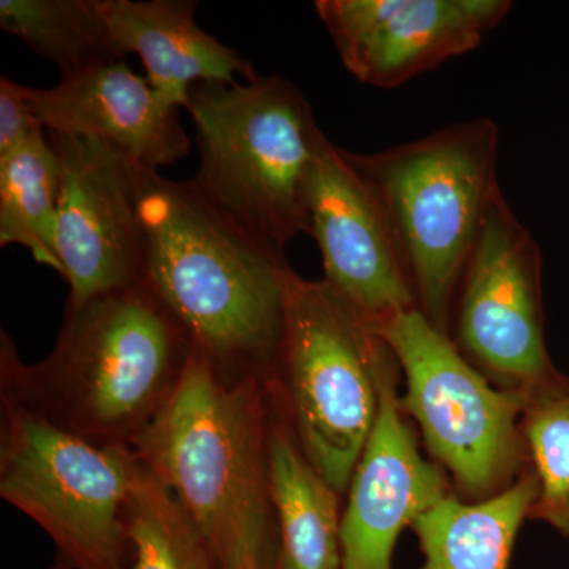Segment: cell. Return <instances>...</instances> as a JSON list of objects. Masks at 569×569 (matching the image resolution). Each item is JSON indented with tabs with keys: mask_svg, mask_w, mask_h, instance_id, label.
<instances>
[{
	"mask_svg": "<svg viewBox=\"0 0 569 569\" xmlns=\"http://www.w3.org/2000/svg\"><path fill=\"white\" fill-rule=\"evenodd\" d=\"M391 348L325 280L291 274L284 331L269 383L306 458L347 492L378 413Z\"/></svg>",
	"mask_w": 569,
	"mask_h": 569,
	"instance_id": "obj_6",
	"label": "cell"
},
{
	"mask_svg": "<svg viewBox=\"0 0 569 569\" xmlns=\"http://www.w3.org/2000/svg\"><path fill=\"white\" fill-rule=\"evenodd\" d=\"M29 97L44 132L107 142L146 170L159 171L190 153L178 108L126 61L93 67L56 88H31Z\"/></svg>",
	"mask_w": 569,
	"mask_h": 569,
	"instance_id": "obj_14",
	"label": "cell"
},
{
	"mask_svg": "<svg viewBox=\"0 0 569 569\" xmlns=\"http://www.w3.org/2000/svg\"><path fill=\"white\" fill-rule=\"evenodd\" d=\"M59 162L58 254L69 302L148 280L140 164L102 141L47 132Z\"/></svg>",
	"mask_w": 569,
	"mask_h": 569,
	"instance_id": "obj_10",
	"label": "cell"
},
{
	"mask_svg": "<svg viewBox=\"0 0 569 569\" xmlns=\"http://www.w3.org/2000/svg\"><path fill=\"white\" fill-rule=\"evenodd\" d=\"M377 332L406 373L400 406L417 419L430 455L467 496L485 500L509 488L527 456L522 418L531 396L490 387L419 309L399 313Z\"/></svg>",
	"mask_w": 569,
	"mask_h": 569,
	"instance_id": "obj_8",
	"label": "cell"
},
{
	"mask_svg": "<svg viewBox=\"0 0 569 569\" xmlns=\"http://www.w3.org/2000/svg\"><path fill=\"white\" fill-rule=\"evenodd\" d=\"M52 569H73L70 567L69 563H67V561H63L62 559H58V563L54 565V567H52Z\"/></svg>",
	"mask_w": 569,
	"mask_h": 569,
	"instance_id": "obj_23",
	"label": "cell"
},
{
	"mask_svg": "<svg viewBox=\"0 0 569 569\" xmlns=\"http://www.w3.org/2000/svg\"><path fill=\"white\" fill-rule=\"evenodd\" d=\"M132 449L104 448L3 397L0 496L52 539L73 569H129Z\"/></svg>",
	"mask_w": 569,
	"mask_h": 569,
	"instance_id": "obj_7",
	"label": "cell"
},
{
	"mask_svg": "<svg viewBox=\"0 0 569 569\" xmlns=\"http://www.w3.org/2000/svg\"><path fill=\"white\" fill-rule=\"evenodd\" d=\"M509 0H318L346 69L365 84H406L467 52L511 10Z\"/></svg>",
	"mask_w": 569,
	"mask_h": 569,
	"instance_id": "obj_12",
	"label": "cell"
},
{
	"mask_svg": "<svg viewBox=\"0 0 569 569\" xmlns=\"http://www.w3.org/2000/svg\"><path fill=\"white\" fill-rule=\"evenodd\" d=\"M310 236L325 282L373 329L419 309L387 213L376 193L326 134L318 141L309 193Z\"/></svg>",
	"mask_w": 569,
	"mask_h": 569,
	"instance_id": "obj_11",
	"label": "cell"
},
{
	"mask_svg": "<svg viewBox=\"0 0 569 569\" xmlns=\"http://www.w3.org/2000/svg\"><path fill=\"white\" fill-rule=\"evenodd\" d=\"M194 0H103L112 43L121 58L133 52L146 80L170 107L187 108L198 84H236L258 77L252 62L206 32Z\"/></svg>",
	"mask_w": 569,
	"mask_h": 569,
	"instance_id": "obj_15",
	"label": "cell"
},
{
	"mask_svg": "<svg viewBox=\"0 0 569 569\" xmlns=\"http://www.w3.org/2000/svg\"><path fill=\"white\" fill-rule=\"evenodd\" d=\"M497 123H452L421 140L347 159L376 193L427 320L449 335L460 280L498 189Z\"/></svg>",
	"mask_w": 569,
	"mask_h": 569,
	"instance_id": "obj_5",
	"label": "cell"
},
{
	"mask_svg": "<svg viewBox=\"0 0 569 569\" xmlns=\"http://www.w3.org/2000/svg\"><path fill=\"white\" fill-rule=\"evenodd\" d=\"M29 89L9 77L0 78V156L44 132L33 111Z\"/></svg>",
	"mask_w": 569,
	"mask_h": 569,
	"instance_id": "obj_22",
	"label": "cell"
},
{
	"mask_svg": "<svg viewBox=\"0 0 569 569\" xmlns=\"http://www.w3.org/2000/svg\"><path fill=\"white\" fill-rule=\"evenodd\" d=\"M126 509L129 569H216L203 539L144 463L134 456Z\"/></svg>",
	"mask_w": 569,
	"mask_h": 569,
	"instance_id": "obj_20",
	"label": "cell"
},
{
	"mask_svg": "<svg viewBox=\"0 0 569 569\" xmlns=\"http://www.w3.org/2000/svg\"><path fill=\"white\" fill-rule=\"evenodd\" d=\"M269 378L224 377L193 350L132 452L174 497L216 569L279 568L269 478Z\"/></svg>",
	"mask_w": 569,
	"mask_h": 569,
	"instance_id": "obj_2",
	"label": "cell"
},
{
	"mask_svg": "<svg viewBox=\"0 0 569 569\" xmlns=\"http://www.w3.org/2000/svg\"><path fill=\"white\" fill-rule=\"evenodd\" d=\"M538 492V479L529 471L478 503H462L448 493L411 526L425 556L418 569H508Z\"/></svg>",
	"mask_w": 569,
	"mask_h": 569,
	"instance_id": "obj_17",
	"label": "cell"
},
{
	"mask_svg": "<svg viewBox=\"0 0 569 569\" xmlns=\"http://www.w3.org/2000/svg\"><path fill=\"white\" fill-rule=\"evenodd\" d=\"M563 387L530 397L522 433L539 486L531 516L569 538V389Z\"/></svg>",
	"mask_w": 569,
	"mask_h": 569,
	"instance_id": "obj_21",
	"label": "cell"
},
{
	"mask_svg": "<svg viewBox=\"0 0 569 569\" xmlns=\"http://www.w3.org/2000/svg\"><path fill=\"white\" fill-rule=\"evenodd\" d=\"M0 28L61 70V80L123 61L103 14V0H0Z\"/></svg>",
	"mask_w": 569,
	"mask_h": 569,
	"instance_id": "obj_19",
	"label": "cell"
},
{
	"mask_svg": "<svg viewBox=\"0 0 569 569\" xmlns=\"http://www.w3.org/2000/svg\"><path fill=\"white\" fill-rule=\"evenodd\" d=\"M148 282L224 377L269 378L282 346L287 254L247 236L192 182L138 171Z\"/></svg>",
	"mask_w": 569,
	"mask_h": 569,
	"instance_id": "obj_3",
	"label": "cell"
},
{
	"mask_svg": "<svg viewBox=\"0 0 569 569\" xmlns=\"http://www.w3.org/2000/svg\"><path fill=\"white\" fill-rule=\"evenodd\" d=\"M269 391V478L279 531L277 569H342L339 493L306 458L271 383Z\"/></svg>",
	"mask_w": 569,
	"mask_h": 569,
	"instance_id": "obj_16",
	"label": "cell"
},
{
	"mask_svg": "<svg viewBox=\"0 0 569 569\" xmlns=\"http://www.w3.org/2000/svg\"><path fill=\"white\" fill-rule=\"evenodd\" d=\"M541 250L500 187L460 280L456 346L471 365L535 396L565 383L542 329Z\"/></svg>",
	"mask_w": 569,
	"mask_h": 569,
	"instance_id": "obj_9",
	"label": "cell"
},
{
	"mask_svg": "<svg viewBox=\"0 0 569 569\" xmlns=\"http://www.w3.org/2000/svg\"><path fill=\"white\" fill-rule=\"evenodd\" d=\"M193 355L181 321L146 282L67 302L58 343L26 366L2 336L3 397L104 448H132Z\"/></svg>",
	"mask_w": 569,
	"mask_h": 569,
	"instance_id": "obj_1",
	"label": "cell"
},
{
	"mask_svg": "<svg viewBox=\"0 0 569 569\" xmlns=\"http://www.w3.org/2000/svg\"><path fill=\"white\" fill-rule=\"evenodd\" d=\"M396 356L380 378L376 425L350 482L342 516V569H392L400 531L448 496L440 467L419 452L396 392Z\"/></svg>",
	"mask_w": 569,
	"mask_h": 569,
	"instance_id": "obj_13",
	"label": "cell"
},
{
	"mask_svg": "<svg viewBox=\"0 0 569 569\" xmlns=\"http://www.w3.org/2000/svg\"><path fill=\"white\" fill-rule=\"evenodd\" d=\"M186 110L200 152L190 182L201 197L274 252L310 234V181L323 130L298 86L279 74L198 84Z\"/></svg>",
	"mask_w": 569,
	"mask_h": 569,
	"instance_id": "obj_4",
	"label": "cell"
},
{
	"mask_svg": "<svg viewBox=\"0 0 569 569\" xmlns=\"http://www.w3.org/2000/svg\"><path fill=\"white\" fill-rule=\"evenodd\" d=\"M59 162L47 132L0 156V246H20L61 274Z\"/></svg>",
	"mask_w": 569,
	"mask_h": 569,
	"instance_id": "obj_18",
	"label": "cell"
}]
</instances>
